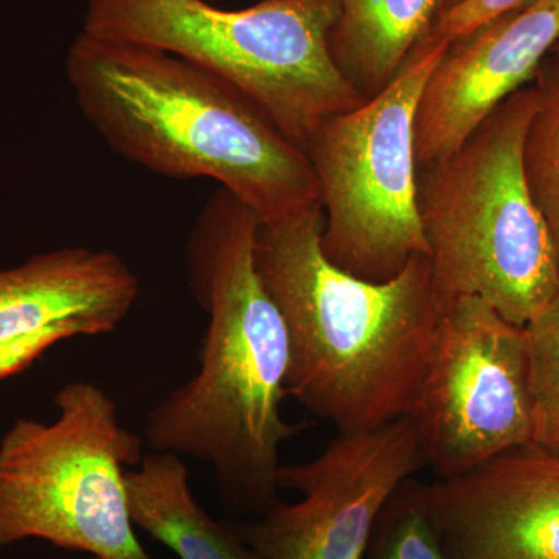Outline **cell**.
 <instances>
[{"mask_svg": "<svg viewBox=\"0 0 559 559\" xmlns=\"http://www.w3.org/2000/svg\"><path fill=\"white\" fill-rule=\"evenodd\" d=\"M538 81L481 121L454 153L418 167V210L440 307L479 297L525 326L557 299L559 266L530 193L525 138Z\"/></svg>", "mask_w": 559, "mask_h": 559, "instance_id": "cell-4", "label": "cell"}, {"mask_svg": "<svg viewBox=\"0 0 559 559\" xmlns=\"http://www.w3.org/2000/svg\"><path fill=\"white\" fill-rule=\"evenodd\" d=\"M337 0H87L83 32L145 44L201 66L240 91L305 150L323 121L366 98L331 57Z\"/></svg>", "mask_w": 559, "mask_h": 559, "instance_id": "cell-5", "label": "cell"}, {"mask_svg": "<svg viewBox=\"0 0 559 559\" xmlns=\"http://www.w3.org/2000/svg\"><path fill=\"white\" fill-rule=\"evenodd\" d=\"M550 55H551V58H554V60H551V61H554L555 64L559 66V40L557 43V46H555V49L551 50Z\"/></svg>", "mask_w": 559, "mask_h": 559, "instance_id": "cell-20", "label": "cell"}, {"mask_svg": "<svg viewBox=\"0 0 559 559\" xmlns=\"http://www.w3.org/2000/svg\"><path fill=\"white\" fill-rule=\"evenodd\" d=\"M140 280L112 250L70 246L0 270V342L51 329L114 333L138 304Z\"/></svg>", "mask_w": 559, "mask_h": 559, "instance_id": "cell-12", "label": "cell"}, {"mask_svg": "<svg viewBox=\"0 0 559 559\" xmlns=\"http://www.w3.org/2000/svg\"><path fill=\"white\" fill-rule=\"evenodd\" d=\"M536 81L539 105L524 145V168L530 193L546 221L559 266V66L544 62Z\"/></svg>", "mask_w": 559, "mask_h": 559, "instance_id": "cell-15", "label": "cell"}, {"mask_svg": "<svg viewBox=\"0 0 559 559\" xmlns=\"http://www.w3.org/2000/svg\"><path fill=\"white\" fill-rule=\"evenodd\" d=\"M460 0H447V5H444V9H448V7L454 5V3H459Z\"/></svg>", "mask_w": 559, "mask_h": 559, "instance_id": "cell-21", "label": "cell"}, {"mask_svg": "<svg viewBox=\"0 0 559 559\" xmlns=\"http://www.w3.org/2000/svg\"><path fill=\"white\" fill-rule=\"evenodd\" d=\"M444 5L447 0H337L331 57L366 100L374 97L429 35Z\"/></svg>", "mask_w": 559, "mask_h": 559, "instance_id": "cell-14", "label": "cell"}, {"mask_svg": "<svg viewBox=\"0 0 559 559\" xmlns=\"http://www.w3.org/2000/svg\"><path fill=\"white\" fill-rule=\"evenodd\" d=\"M364 559H448L419 481H404L385 503Z\"/></svg>", "mask_w": 559, "mask_h": 559, "instance_id": "cell-17", "label": "cell"}, {"mask_svg": "<svg viewBox=\"0 0 559 559\" xmlns=\"http://www.w3.org/2000/svg\"><path fill=\"white\" fill-rule=\"evenodd\" d=\"M209 2H215V0H209Z\"/></svg>", "mask_w": 559, "mask_h": 559, "instance_id": "cell-23", "label": "cell"}, {"mask_svg": "<svg viewBox=\"0 0 559 559\" xmlns=\"http://www.w3.org/2000/svg\"><path fill=\"white\" fill-rule=\"evenodd\" d=\"M532 2L535 0H460L441 11L429 35L452 44Z\"/></svg>", "mask_w": 559, "mask_h": 559, "instance_id": "cell-18", "label": "cell"}, {"mask_svg": "<svg viewBox=\"0 0 559 559\" xmlns=\"http://www.w3.org/2000/svg\"><path fill=\"white\" fill-rule=\"evenodd\" d=\"M527 334L532 444L559 459V294Z\"/></svg>", "mask_w": 559, "mask_h": 559, "instance_id": "cell-16", "label": "cell"}, {"mask_svg": "<svg viewBox=\"0 0 559 559\" xmlns=\"http://www.w3.org/2000/svg\"><path fill=\"white\" fill-rule=\"evenodd\" d=\"M261 221L216 190L187 241L194 299L207 314L200 369L150 411L151 450L212 466L221 499L260 516L278 498L280 450L301 426L283 417L289 337L255 263Z\"/></svg>", "mask_w": 559, "mask_h": 559, "instance_id": "cell-1", "label": "cell"}, {"mask_svg": "<svg viewBox=\"0 0 559 559\" xmlns=\"http://www.w3.org/2000/svg\"><path fill=\"white\" fill-rule=\"evenodd\" d=\"M53 401V421L17 418L0 439V547L40 539L92 558L153 559L128 506L142 437L95 382H69Z\"/></svg>", "mask_w": 559, "mask_h": 559, "instance_id": "cell-6", "label": "cell"}, {"mask_svg": "<svg viewBox=\"0 0 559 559\" xmlns=\"http://www.w3.org/2000/svg\"><path fill=\"white\" fill-rule=\"evenodd\" d=\"M86 559H98V558H92V557H87Z\"/></svg>", "mask_w": 559, "mask_h": 559, "instance_id": "cell-22", "label": "cell"}, {"mask_svg": "<svg viewBox=\"0 0 559 559\" xmlns=\"http://www.w3.org/2000/svg\"><path fill=\"white\" fill-rule=\"evenodd\" d=\"M428 35L395 79L358 108L323 121L305 146L320 191V246L340 270L369 282L429 259L418 210L415 119L430 73L450 49Z\"/></svg>", "mask_w": 559, "mask_h": 559, "instance_id": "cell-7", "label": "cell"}, {"mask_svg": "<svg viewBox=\"0 0 559 559\" xmlns=\"http://www.w3.org/2000/svg\"><path fill=\"white\" fill-rule=\"evenodd\" d=\"M322 207L260 224L255 263L289 337L288 396L340 433L409 411L441 314L428 257L374 283L322 252Z\"/></svg>", "mask_w": 559, "mask_h": 559, "instance_id": "cell-2", "label": "cell"}, {"mask_svg": "<svg viewBox=\"0 0 559 559\" xmlns=\"http://www.w3.org/2000/svg\"><path fill=\"white\" fill-rule=\"evenodd\" d=\"M134 527L179 559H266L246 543L237 525L210 516L190 487L186 463L171 452L145 455L127 473Z\"/></svg>", "mask_w": 559, "mask_h": 559, "instance_id": "cell-13", "label": "cell"}, {"mask_svg": "<svg viewBox=\"0 0 559 559\" xmlns=\"http://www.w3.org/2000/svg\"><path fill=\"white\" fill-rule=\"evenodd\" d=\"M426 466L409 415L340 433L310 462L280 466V489L299 502L278 499L238 532L266 559H364L385 503Z\"/></svg>", "mask_w": 559, "mask_h": 559, "instance_id": "cell-9", "label": "cell"}, {"mask_svg": "<svg viewBox=\"0 0 559 559\" xmlns=\"http://www.w3.org/2000/svg\"><path fill=\"white\" fill-rule=\"evenodd\" d=\"M419 492L448 559H559V459L533 444Z\"/></svg>", "mask_w": 559, "mask_h": 559, "instance_id": "cell-10", "label": "cell"}, {"mask_svg": "<svg viewBox=\"0 0 559 559\" xmlns=\"http://www.w3.org/2000/svg\"><path fill=\"white\" fill-rule=\"evenodd\" d=\"M439 479L532 444L527 334L479 297L441 307L407 414Z\"/></svg>", "mask_w": 559, "mask_h": 559, "instance_id": "cell-8", "label": "cell"}, {"mask_svg": "<svg viewBox=\"0 0 559 559\" xmlns=\"http://www.w3.org/2000/svg\"><path fill=\"white\" fill-rule=\"evenodd\" d=\"M76 337L72 331L51 329L21 340L0 342V381L27 370L51 347Z\"/></svg>", "mask_w": 559, "mask_h": 559, "instance_id": "cell-19", "label": "cell"}, {"mask_svg": "<svg viewBox=\"0 0 559 559\" xmlns=\"http://www.w3.org/2000/svg\"><path fill=\"white\" fill-rule=\"evenodd\" d=\"M558 40L559 0H535L452 43L419 97L418 167L454 153L500 103L533 83Z\"/></svg>", "mask_w": 559, "mask_h": 559, "instance_id": "cell-11", "label": "cell"}, {"mask_svg": "<svg viewBox=\"0 0 559 559\" xmlns=\"http://www.w3.org/2000/svg\"><path fill=\"white\" fill-rule=\"evenodd\" d=\"M66 72L84 119L132 164L173 179L216 180L261 224L322 207L305 151L201 66L145 44L81 32Z\"/></svg>", "mask_w": 559, "mask_h": 559, "instance_id": "cell-3", "label": "cell"}]
</instances>
